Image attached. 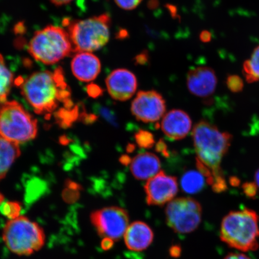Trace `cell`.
<instances>
[{"label":"cell","instance_id":"52a82bcc","mask_svg":"<svg viewBox=\"0 0 259 259\" xmlns=\"http://www.w3.org/2000/svg\"><path fill=\"white\" fill-rule=\"evenodd\" d=\"M36 119L16 101L0 104V137L19 144L33 139L37 134Z\"/></svg>","mask_w":259,"mask_h":259},{"label":"cell","instance_id":"3957f363","mask_svg":"<svg viewBox=\"0 0 259 259\" xmlns=\"http://www.w3.org/2000/svg\"><path fill=\"white\" fill-rule=\"evenodd\" d=\"M220 238L229 247L243 252L259 247V218L254 210L231 211L222 220Z\"/></svg>","mask_w":259,"mask_h":259},{"label":"cell","instance_id":"74e56055","mask_svg":"<svg viewBox=\"0 0 259 259\" xmlns=\"http://www.w3.org/2000/svg\"><path fill=\"white\" fill-rule=\"evenodd\" d=\"M4 196H3V194L0 193V205H1V204L4 201Z\"/></svg>","mask_w":259,"mask_h":259},{"label":"cell","instance_id":"603a6c76","mask_svg":"<svg viewBox=\"0 0 259 259\" xmlns=\"http://www.w3.org/2000/svg\"><path fill=\"white\" fill-rule=\"evenodd\" d=\"M137 143L142 148L148 149L153 147L155 143L154 135L148 131L140 130L135 135Z\"/></svg>","mask_w":259,"mask_h":259},{"label":"cell","instance_id":"f546056e","mask_svg":"<svg viewBox=\"0 0 259 259\" xmlns=\"http://www.w3.org/2000/svg\"><path fill=\"white\" fill-rule=\"evenodd\" d=\"M114 241L110 238H103V241L101 242V247L103 250H109L113 247V244H114Z\"/></svg>","mask_w":259,"mask_h":259},{"label":"cell","instance_id":"5bb4252c","mask_svg":"<svg viewBox=\"0 0 259 259\" xmlns=\"http://www.w3.org/2000/svg\"><path fill=\"white\" fill-rule=\"evenodd\" d=\"M192 122L185 111L174 109L163 116L161 128L167 138L181 140L187 137L192 129Z\"/></svg>","mask_w":259,"mask_h":259},{"label":"cell","instance_id":"e0dca14e","mask_svg":"<svg viewBox=\"0 0 259 259\" xmlns=\"http://www.w3.org/2000/svg\"><path fill=\"white\" fill-rule=\"evenodd\" d=\"M159 158L151 153L139 154L131 162V170L133 176L139 180L150 179L160 171Z\"/></svg>","mask_w":259,"mask_h":259},{"label":"cell","instance_id":"d4e9b609","mask_svg":"<svg viewBox=\"0 0 259 259\" xmlns=\"http://www.w3.org/2000/svg\"><path fill=\"white\" fill-rule=\"evenodd\" d=\"M142 0H115V2L119 8L125 11H132L141 4Z\"/></svg>","mask_w":259,"mask_h":259},{"label":"cell","instance_id":"9a60e30c","mask_svg":"<svg viewBox=\"0 0 259 259\" xmlns=\"http://www.w3.org/2000/svg\"><path fill=\"white\" fill-rule=\"evenodd\" d=\"M73 75L81 82H89L97 78L101 71L99 58L91 53H77L71 63Z\"/></svg>","mask_w":259,"mask_h":259},{"label":"cell","instance_id":"8d00e7d4","mask_svg":"<svg viewBox=\"0 0 259 259\" xmlns=\"http://www.w3.org/2000/svg\"><path fill=\"white\" fill-rule=\"evenodd\" d=\"M255 183L256 184L257 187L259 188V169L256 171L255 174Z\"/></svg>","mask_w":259,"mask_h":259},{"label":"cell","instance_id":"83f0119b","mask_svg":"<svg viewBox=\"0 0 259 259\" xmlns=\"http://www.w3.org/2000/svg\"><path fill=\"white\" fill-rule=\"evenodd\" d=\"M135 63L139 65H145L148 63L149 61V56L147 53H142L138 55L135 58Z\"/></svg>","mask_w":259,"mask_h":259},{"label":"cell","instance_id":"ffe728a7","mask_svg":"<svg viewBox=\"0 0 259 259\" xmlns=\"http://www.w3.org/2000/svg\"><path fill=\"white\" fill-rule=\"evenodd\" d=\"M14 82V75L6 66L4 58L0 54V104L7 102Z\"/></svg>","mask_w":259,"mask_h":259},{"label":"cell","instance_id":"277c9868","mask_svg":"<svg viewBox=\"0 0 259 259\" xmlns=\"http://www.w3.org/2000/svg\"><path fill=\"white\" fill-rule=\"evenodd\" d=\"M28 51L38 62L51 65L70 56L73 48L67 31L49 25L35 32L29 44Z\"/></svg>","mask_w":259,"mask_h":259},{"label":"cell","instance_id":"7c38bea8","mask_svg":"<svg viewBox=\"0 0 259 259\" xmlns=\"http://www.w3.org/2000/svg\"><path fill=\"white\" fill-rule=\"evenodd\" d=\"M109 95L117 101H127L135 95L138 88L135 74L125 69L113 70L106 79Z\"/></svg>","mask_w":259,"mask_h":259},{"label":"cell","instance_id":"44dd1931","mask_svg":"<svg viewBox=\"0 0 259 259\" xmlns=\"http://www.w3.org/2000/svg\"><path fill=\"white\" fill-rule=\"evenodd\" d=\"M243 74L248 83L259 80V45L254 49L250 58L243 65Z\"/></svg>","mask_w":259,"mask_h":259},{"label":"cell","instance_id":"1f68e13d","mask_svg":"<svg viewBox=\"0 0 259 259\" xmlns=\"http://www.w3.org/2000/svg\"><path fill=\"white\" fill-rule=\"evenodd\" d=\"M156 150L159 153L167 154V149L166 144L163 141H160L157 145Z\"/></svg>","mask_w":259,"mask_h":259},{"label":"cell","instance_id":"836d02e7","mask_svg":"<svg viewBox=\"0 0 259 259\" xmlns=\"http://www.w3.org/2000/svg\"><path fill=\"white\" fill-rule=\"evenodd\" d=\"M73 0H50V2L57 6H62L69 4Z\"/></svg>","mask_w":259,"mask_h":259},{"label":"cell","instance_id":"8fae6325","mask_svg":"<svg viewBox=\"0 0 259 259\" xmlns=\"http://www.w3.org/2000/svg\"><path fill=\"white\" fill-rule=\"evenodd\" d=\"M146 200L148 205L163 206L173 200L178 186L176 177L168 176L160 170L149 179L144 187Z\"/></svg>","mask_w":259,"mask_h":259},{"label":"cell","instance_id":"4dcf8cb0","mask_svg":"<svg viewBox=\"0 0 259 259\" xmlns=\"http://www.w3.org/2000/svg\"><path fill=\"white\" fill-rule=\"evenodd\" d=\"M200 40L203 43H208L211 40L212 35L211 33L208 31L203 30L199 35Z\"/></svg>","mask_w":259,"mask_h":259},{"label":"cell","instance_id":"4316f807","mask_svg":"<svg viewBox=\"0 0 259 259\" xmlns=\"http://www.w3.org/2000/svg\"><path fill=\"white\" fill-rule=\"evenodd\" d=\"M224 259H251V258L243 252H236L228 254Z\"/></svg>","mask_w":259,"mask_h":259},{"label":"cell","instance_id":"9c48e42d","mask_svg":"<svg viewBox=\"0 0 259 259\" xmlns=\"http://www.w3.org/2000/svg\"><path fill=\"white\" fill-rule=\"evenodd\" d=\"M91 222L101 237L115 242L121 239L127 231L129 215L127 210L119 207H106L93 212Z\"/></svg>","mask_w":259,"mask_h":259},{"label":"cell","instance_id":"ac0fdd59","mask_svg":"<svg viewBox=\"0 0 259 259\" xmlns=\"http://www.w3.org/2000/svg\"><path fill=\"white\" fill-rule=\"evenodd\" d=\"M20 154L19 144L0 137V180L5 177Z\"/></svg>","mask_w":259,"mask_h":259},{"label":"cell","instance_id":"d590c367","mask_svg":"<svg viewBox=\"0 0 259 259\" xmlns=\"http://www.w3.org/2000/svg\"><path fill=\"white\" fill-rule=\"evenodd\" d=\"M128 35V33L127 32H126L125 30H122V31H119V32H118V38H125V36L126 35Z\"/></svg>","mask_w":259,"mask_h":259},{"label":"cell","instance_id":"2e32d148","mask_svg":"<svg viewBox=\"0 0 259 259\" xmlns=\"http://www.w3.org/2000/svg\"><path fill=\"white\" fill-rule=\"evenodd\" d=\"M124 238L128 250L142 251L148 248L153 242L154 233L147 223L138 221L128 226Z\"/></svg>","mask_w":259,"mask_h":259},{"label":"cell","instance_id":"8992f818","mask_svg":"<svg viewBox=\"0 0 259 259\" xmlns=\"http://www.w3.org/2000/svg\"><path fill=\"white\" fill-rule=\"evenodd\" d=\"M3 239L9 250L18 255H29L43 247L45 235L37 223L24 216L10 220L3 232Z\"/></svg>","mask_w":259,"mask_h":259},{"label":"cell","instance_id":"7402d4cb","mask_svg":"<svg viewBox=\"0 0 259 259\" xmlns=\"http://www.w3.org/2000/svg\"><path fill=\"white\" fill-rule=\"evenodd\" d=\"M21 206L18 202H5L0 205V211L2 214L7 217L10 220L19 218L20 215Z\"/></svg>","mask_w":259,"mask_h":259},{"label":"cell","instance_id":"e575fe53","mask_svg":"<svg viewBox=\"0 0 259 259\" xmlns=\"http://www.w3.org/2000/svg\"><path fill=\"white\" fill-rule=\"evenodd\" d=\"M230 183H231V185L233 186H238L239 183H240V181H239L238 178L232 177L230 179Z\"/></svg>","mask_w":259,"mask_h":259},{"label":"cell","instance_id":"5b68a950","mask_svg":"<svg viewBox=\"0 0 259 259\" xmlns=\"http://www.w3.org/2000/svg\"><path fill=\"white\" fill-rule=\"evenodd\" d=\"M111 24V17L106 14L68 22L73 53H91L105 47L109 40Z\"/></svg>","mask_w":259,"mask_h":259},{"label":"cell","instance_id":"d6986e66","mask_svg":"<svg viewBox=\"0 0 259 259\" xmlns=\"http://www.w3.org/2000/svg\"><path fill=\"white\" fill-rule=\"evenodd\" d=\"M205 182V177L199 171L190 170L183 175L181 183L184 192L195 194L203 189Z\"/></svg>","mask_w":259,"mask_h":259},{"label":"cell","instance_id":"d6a6232c","mask_svg":"<svg viewBox=\"0 0 259 259\" xmlns=\"http://www.w3.org/2000/svg\"><path fill=\"white\" fill-rule=\"evenodd\" d=\"M92 87L89 92L92 96L97 97L101 95L102 91L100 87L97 85H92Z\"/></svg>","mask_w":259,"mask_h":259},{"label":"cell","instance_id":"7a4b0ae2","mask_svg":"<svg viewBox=\"0 0 259 259\" xmlns=\"http://www.w3.org/2000/svg\"><path fill=\"white\" fill-rule=\"evenodd\" d=\"M192 137L197 154L196 161L211 171L213 192L221 193L227 189L226 180L221 168L223 158L228 153L232 140L228 132L219 131L216 126L201 121L194 126Z\"/></svg>","mask_w":259,"mask_h":259},{"label":"cell","instance_id":"cb8c5ba5","mask_svg":"<svg viewBox=\"0 0 259 259\" xmlns=\"http://www.w3.org/2000/svg\"><path fill=\"white\" fill-rule=\"evenodd\" d=\"M226 85L232 93H239L244 89V81L240 76L231 74L227 77Z\"/></svg>","mask_w":259,"mask_h":259},{"label":"cell","instance_id":"6da1fadb","mask_svg":"<svg viewBox=\"0 0 259 259\" xmlns=\"http://www.w3.org/2000/svg\"><path fill=\"white\" fill-rule=\"evenodd\" d=\"M16 83L26 101L38 114H50L61 103L68 108L72 106L70 90L61 67L54 72L33 73L27 78L18 79Z\"/></svg>","mask_w":259,"mask_h":259},{"label":"cell","instance_id":"ba28073f","mask_svg":"<svg viewBox=\"0 0 259 259\" xmlns=\"http://www.w3.org/2000/svg\"><path fill=\"white\" fill-rule=\"evenodd\" d=\"M165 215L167 225L174 232L189 234L195 231L200 224L202 209L196 200L191 197H180L168 204Z\"/></svg>","mask_w":259,"mask_h":259},{"label":"cell","instance_id":"f1b7e54d","mask_svg":"<svg viewBox=\"0 0 259 259\" xmlns=\"http://www.w3.org/2000/svg\"><path fill=\"white\" fill-rule=\"evenodd\" d=\"M169 251L171 257L178 258L180 256L182 249H181L180 245H174L169 248Z\"/></svg>","mask_w":259,"mask_h":259},{"label":"cell","instance_id":"30bf717a","mask_svg":"<svg viewBox=\"0 0 259 259\" xmlns=\"http://www.w3.org/2000/svg\"><path fill=\"white\" fill-rule=\"evenodd\" d=\"M166 111L163 96L154 90L139 92L131 105V112L136 119L145 123L159 121Z\"/></svg>","mask_w":259,"mask_h":259},{"label":"cell","instance_id":"4fadbf2b","mask_svg":"<svg viewBox=\"0 0 259 259\" xmlns=\"http://www.w3.org/2000/svg\"><path fill=\"white\" fill-rule=\"evenodd\" d=\"M188 89L194 96L207 98L214 93L218 78L212 68L198 67L190 70L187 74Z\"/></svg>","mask_w":259,"mask_h":259},{"label":"cell","instance_id":"484cf974","mask_svg":"<svg viewBox=\"0 0 259 259\" xmlns=\"http://www.w3.org/2000/svg\"><path fill=\"white\" fill-rule=\"evenodd\" d=\"M242 190L246 196L254 198L257 194V186L255 183H245L242 185Z\"/></svg>","mask_w":259,"mask_h":259}]
</instances>
